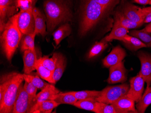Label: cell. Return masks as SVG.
<instances>
[{"instance_id": "cell-39", "label": "cell", "mask_w": 151, "mask_h": 113, "mask_svg": "<svg viewBox=\"0 0 151 113\" xmlns=\"http://www.w3.org/2000/svg\"><path fill=\"white\" fill-rule=\"evenodd\" d=\"M150 0H132V3H137L139 5H149Z\"/></svg>"}, {"instance_id": "cell-26", "label": "cell", "mask_w": 151, "mask_h": 113, "mask_svg": "<svg viewBox=\"0 0 151 113\" xmlns=\"http://www.w3.org/2000/svg\"><path fill=\"white\" fill-rule=\"evenodd\" d=\"M53 100L60 104H65L74 105L78 99L71 93L67 92L65 93H60L55 96Z\"/></svg>"}, {"instance_id": "cell-19", "label": "cell", "mask_w": 151, "mask_h": 113, "mask_svg": "<svg viewBox=\"0 0 151 113\" xmlns=\"http://www.w3.org/2000/svg\"><path fill=\"white\" fill-rule=\"evenodd\" d=\"M129 33V29L124 27L117 21H114L111 32L104 39L108 42H111L114 40L120 41Z\"/></svg>"}, {"instance_id": "cell-15", "label": "cell", "mask_w": 151, "mask_h": 113, "mask_svg": "<svg viewBox=\"0 0 151 113\" xmlns=\"http://www.w3.org/2000/svg\"><path fill=\"white\" fill-rule=\"evenodd\" d=\"M33 13L35 23L34 33L36 35L40 34L42 37H45L47 33L45 16L41 11L36 7H33Z\"/></svg>"}, {"instance_id": "cell-5", "label": "cell", "mask_w": 151, "mask_h": 113, "mask_svg": "<svg viewBox=\"0 0 151 113\" xmlns=\"http://www.w3.org/2000/svg\"><path fill=\"white\" fill-rule=\"evenodd\" d=\"M129 89V86L127 83L108 87L101 91L100 96L96 99L98 102L112 104L121 97L127 95Z\"/></svg>"}, {"instance_id": "cell-12", "label": "cell", "mask_w": 151, "mask_h": 113, "mask_svg": "<svg viewBox=\"0 0 151 113\" xmlns=\"http://www.w3.org/2000/svg\"><path fill=\"white\" fill-rule=\"evenodd\" d=\"M116 113H138L135 107V102L132 99L123 96L112 104Z\"/></svg>"}, {"instance_id": "cell-27", "label": "cell", "mask_w": 151, "mask_h": 113, "mask_svg": "<svg viewBox=\"0 0 151 113\" xmlns=\"http://www.w3.org/2000/svg\"><path fill=\"white\" fill-rule=\"evenodd\" d=\"M130 35L136 37L146 45L147 48H151V35L150 33L144 31L133 30L129 32Z\"/></svg>"}, {"instance_id": "cell-6", "label": "cell", "mask_w": 151, "mask_h": 113, "mask_svg": "<svg viewBox=\"0 0 151 113\" xmlns=\"http://www.w3.org/2000/svg\"><path fill=\"white\" fill-rule=\"evenodd\" d=\"M33 105L34 103L31 101L22 83L19 88L12 113H29L30 109Z\"/></svg>"}, {"instance_id": "cell-17", "label": "cell", "mask_w": 151, "mask_h": 113, "mask_svg": "<svg viewBox=\"0 0 151 113\" xmlns=\"http://www.w3.org/2000/svg\"><path fill=\"white\" fill-rule=\"evenodd\" d=\"M52 57L55 60V66L53 71V78L55 83L62 76L66 66V60L61 53H54Z\"/></svg>"}, {"instance_id": "cell-40", "label": "cell", "mask_w": 151, "mask_h": 113, "mask_svg": "<svg viewBox=\"0 0 151 113\" xmlns=\"http://www.w3.org/2000/svg\"><path fill=\"white\" fill-rule=\"evenodd\" d=\"M143 30L147 33H151V22L149 23L147 26H146L145 28H143Z\"/></svg>"}, {"instance_id": "cell-14", "label": "cell", "mask_w": 151, "mask_h": 113, "mask_svg": "<svg viewBox=\"0 0 151 113\" xmlns=\"http://www.w3.org/2000/svg\"><path fill=\"white\" fill-rule=\"evenodd\" d=\"M17 0H0L1 30H2L6 23L5 19L13 13L15 7H17Z\"/></svg>"}, {"instance_id": "cell-10", "label": "cell", "mask_w": 151, "mask_h": 113, "mask_svg": "<svg viewBox=\"0 0 151 113\" xmlns=\"http://www.w3.org/2000/svg\"><path fill=\"white\" fill-rule=\"evenodd\" d=\"M141 62V70L139 75L143 78L149 87L151 85V55L142 51L138 53Z\"/></svg>"}, {"instance_id": "cell-7", "label": "cell", "mask_w": 151, "mask_h": 113, "mask_svg": "<svg viewBox=\"0 0 151 113\" xmlns=\"http://www.w3.org/2000/svg\"><path fill=\"white\" fill-rule=\"evenodd\" d=\"M33 7L24 11L19 12L17 19L19 28L23 35L33 33L35 28V19L33 13Z\"/></svg>"}, {"instance_id": "cell-36", "label": "cell", "mask_w": 151, "mask_h": 113, "mask_svg": "<svg viewBox=\"0 0 151 113\" xmlns=\"http://www.w3.org/2000/svg\"><path fill=\"white\" fill-rule=\"evenodd\" d=\"M33 0H17V7L20 9V11H27L33 7Z\"/></svg>"}, {"instance_id": "cell-35", "label": "cell", "mask_w": 151, "mask_h": 113, "mask_svg": "<svg viewBox=\"0 0 151 113\" xmlns=\"http://www.w3.org/2000/svg\"><path fill=\"white\" fill-rule=\"evenodd\" d=\"M24 87L28 94L31 101L34 103V104H35V98L37 96L36 92L38 88L35 87L32 83L26 81H25V83L24 85Z\"/></svg>"}, {"instance_id": "cell-30", "label": "cell", "mask_w": 151, "mask_h": 113, "mask_svg": "<svg viewBox=\"0 0 151 113\" xmlns=\"http://www.w3.org/2000/svg\"><path fill=\"white\" fill-rule=\"evenodd\" d=\"M36 35L35 33H31L25 35L22 42L21 50L24 51L26 50H31L35 51V39Z\"/></svg>"}, {"instance_id": "cell-31", "label": "cell", "mask_w": 151, "mask_h": 113, "mask_svg": "<svg viewBox=\"0 0 151 113\" xmlns=\"http://www.w3.org/2000/svg\"><path fill=\"white\" fill-rule=\"evenodd\" d=\"M23 76L25 81L32 83L38 89L42 90L49 84V83L45 82L37 76H35L31 75L24 74H23Z\"/></svg>"}, {"instance_id": "cell-41", "label": "cell", "mask_w": 151, "mask_h": 113, "mask_svg": "<svg viewBox=\"0 0 151 113\" xmlns=\"http://www.w3.org/2000/svg\"><path fill=\"white\" fill-rule=\"evenodd\" d=\"M149 5H151V0H150V1H149Z\"/></svg>"}, {"instance_id": "cell-28", "label": "cell", "mask_w": 151, "mask_h": 113, "mask_svg": "<svg viewBox=\"0 0 151 113\" xmlns=\"http://www.w3.org/2000/svg\"><path fill=\"white\" fill-rule=\"evenodd\" d=\"M36 70L41 78L51 83L55 84L53 78V72L44 67L37 60Z\"/></svg>"}, {"instance_id": "cell-2", "label": "cell", "mask_w": 151, "mask_h": 113, "mask_svg": "<svg viewBox=\"0 0 151 113\" xmlns=\"http://www.w3.org/2000/svg\"><path fill=\"white\" fill-rule=\"evenodd\" d=\"M82 4L79 29L81 37L86 35L109 11L94 0H84Z\"/></svg>"}, {"instance_id": "cell-25", "label": "cell", "mask_w": 151, "mask_h": 113, "mask_svg": "<svg viewBox=\"0 0 151 113\" xmlns=\"http://www.w3.org/2000/svg\"><path fill=\"white\" fill-rule=\"evenodd\" d=\"M97 102L96 98H88L78 100L74 104L76 107L96 113V103Z\"/></svg>"}, {"instance_id": "cell-16", "label": "cell", "mask_w": 151, "mask_h": 113, "mask_svg": "<svg viewBox=\"0 0 151 113\" xmlns=\"http://www.w3.org/2000/svg\"><path fill=\"white\" fill-rule=\"evenodd\" d=\"M37 60L36 50L33 51L28 50L24 51V74L30 75L32 72L36 70Z\"/></svg>"}, {"instance_id": "cell-34", "label": "cell", "mask_w": 151, "mask_h": 113, "mask_svg": "<svg viewBox=\"0 0 151 113\" xmlns=\"http://www.w3.org/2000/svg\"><path fill=\"white\" fill-rule=\"evenodd\" d=\"M38 61L42 64L44 67L53 72L55 70V62L54 58H49L48 56H45L38 59Z\"/></svg>"}, {"instance_id": "cell-18", "label": "cell", "mask_w": 151, "mask_h": 113, "mask_svg": "<svg viewBox=\"0 0 151 113\" xmlns=\"http://www.w3.org/2000/svg\"><path fill=\"white\" fill-rule=\"evenodd\" d=\"M59 103L54 100H46L35 103L30 109L29 113H50L55 108Z\"/></svg>"}, {"instance_id": "cell-37", "label": "cell", "mask_w": 151, "mask_h": 113, "mask_svg": "<svg viewBox=\"0 0 151 113\" xmlns=\"http://www.w3.org/2000/svg\"><path fill=\"white\" fill-rule=\"evenodd\" d=\"M94 1L109 11L114 7L119 0H94Z\"/></svg>"}, {"instance_id": "cell-9", "label": "cell", "mask_w": 151, "mask_h": 113, "mask_svg": "<svg viewBox=\"0 0 151 113\" xmlns=\"http://www.w3.org/2000/svg\"><path fill=\"white\" fill-rule=\"evenodd\" d=\"M121 11L125 16L131 21L142 24L144 23L145 16L142 8L126 1L123 4Z\"/></svg>"}, {"instance_id": "cell-33", "label": "cell", "mask_w": 151, "mask_h": 113, "mask_svg": "<svg viewBox=\"0 0 151 113\" xmlns=\"http://www.w3.org/2000/svg\"><path fill=\"white\" fill-rule=\"evenodd\" d=\"M96 113H116L114 107L112 104L96 102Z\"/></svg>"}, {"instance_id": "cell-43", "label": "cell", "mask_w": 151, "mask_h": 113, "mask_svg": "<svg viewBox=\"0 0 151 113\" xmlns=\"http://www.w3.org/2000/svg\"><path fill=\"white\" fill-rule=\"evenodd\" d=\"M31 1H32V0H31Z\"/></svg>"}, {"instance_id": "cell-8", "label": "cell", "mask_w": 151, "mask_h": 113, "mask_svg": "<svg viewBox=\"0 0 151 113\" xmlns=\"http://www.w3.org/2000/svg\"><path fill=\"white\" fill-rule=\"evenodd\" d=\"M145 82V80L139 74L132 77L130 80V87L126 95L127 97L138 103L143 95Z\"/></svg>"}, {"instance_id": "cell-11", "label": "cell", "mask_w": 151, "mask_h": 113, "mask_svg": "<svg viewBox=\"0 0 151 113\" xmlns=\"http://www.w3.org/2000/svg\"><path fill=\"white\" fill-rule=\"evenodd\" d=\"M127 77L124 63L120 62L109 67V77L107 80L109 84L123 82L126 81Z\"/></svg>"}, {"instance_id": "cell-38", "label": "cell", "mask_w": 151, "mask_h": 113, "mask_svg": "<svg viewBox=\"0 0 151 113\" xmlns=\"http://www.w3.org/2000/svg\"><path fill=\"white\" fill-rule=\"evenodd\" d=\"M145 18L143 23H150L151 22V10L148 7L142 8Z\"/></svg>"}, {"instance_id": "cell-3", "label": "cell", "mask_w": 151, "mask_h": 113, "mask_svg": "<svg viewBox=\"0 0 151 113\" xmlns=\"http://www.w3.org/2000/svg\"><path fill=\"white\" fill-rule=\"evenodd\" d=\"M19 12L10 18L1 32V40L3 53L8 60H11L18 47L23 34L19 28L17 19Z\"/></svg>"}, {"instance_id": "cell-13", "label": "cell", "mask_w": 151, "mask_h": 113, "mask_svg": "<svg viewBox=\"0 0 151 113\" xmlns=\"http://www.w3.org/2000/svg\"><path fill=\"white\" fill-rule=\"evenodd\" d=\"M125 50L119 45L115 46L111 53L108 55L103 60V64L106 68H109L112 66L122 62L126 56Z\"/></svg>"}, {"instance_id": "cell-22", "label": "cell", "mask_w": 151, "mask_h": 113, "mask_svg": "<svg viewBox=\"0 0 151 113\" xmlns=\"http://www.w3.org/2000/svg\"><path fill=\"white\" fill-rule=\"evenodd\" d=\"M114 21H117L120 25L128 29L138 28L143 25L129 19L121 11H117L115 13Z\"/></svg>"}, {"instance_id": "cell-24", "label": "cell", "mask_w": 151, "mask_h": 113, "mask_svg": "<svg viewBox=\"0 0 151 113\" xmlns=\"http://www.w3.org/2000/svg\"><path fill=\"white\" fill-rule=\"evenodd\" d=\"M151 104V87H147L140 100L137 103V110L138 113H144Z\"/></svg>"}, {"instance_id": "cell-21", "label": "cell", "mask_w": 151, "mask_h": 113, "mask_svg": "<svg viewBox=\"0 0 151 113\" xmlns=\"http://www.w3.org/2000/svg\"><path fill=\"white\" fill-rule=\"evenodd\" d=\"M126 48L131 51H137L142 48H147L146 45L139 39L127 34L120 40Z\"/></svg>"}, {"instance_id": "cell-20", "label": "cell", "mask_w": 151, "mask_h": 113, "mask_svg": "<svg viewBox=\"0 0 151 113\" xmlns=\"http://www.w3.org/2000/svg\"><path fill=\"white\" fill-rule=\"evenodd\" d=\"M60 93V91L53 85L49 84L37 94L35 103L46 100H53L55 96Z\"/></svg>"}, {"instance_id": "cell-42", "label": "cell", "mask_w": 151, "mask_h": 113, "mask_svg": "<svg viewBox=\"0 0 151 113\" xmlns=\"http://www.w3.org/2000/svg\"><path fill=\"white\" fill-rule=\"evenodd\" d=\"M148 8H149V9H150V10H151V7H148Z\"/></svg>"}, {"instance_id": "cell-29", "label": "cell", "mask_w": 151, "mask_h": 113, "mask_svg": "<svg viewBox=\"0 0 151 113\" xmlns=\"http://www.w3.org/2000/svg\"><path fill=\"white\" fill-rule=\"evenodd\" d=\"M108 46V42L104 38L101 42H96L89 51L88 58L91 59L101 54Z\"/></svg>"}, {"instance_id": "cell-32", "label": "cell", "mask_w": 151, "mask_h": 113, "mask_svg": "<svg viewBox=\"0 0 151 113\" xmlns=\"http://www.w3.org/2000/svg\"><path fill=\"white\" fill-rule=\"evenodd\" d=\"M71 94L74 96L78 100L88 98H97L101 94V91H82L79 92H70Z\"/></svg>"}, {"instance_id": "cell-1", "label": "cell", "mask_w": 151, "mask_h": 113, "mask_svg": "<svg viewBox=\"0 0 151 113\" xmlns=\"http://www.w3.org/2000/svg\"><path fill=\"white\" fill-rule=\"evenodd\" d=\"M44 6L49 33L52 32L61 23L72 20V11L67 0H46Z\"/></svg>"}, {"instance_id": "cell-23", "label": "cell", "mask_w": 151, "mask_h": 113, "mask_svg": "<svg viewBox=\"0 0 151 113\" xmlns=\"http://www.w3.org/2000/svg\"><path fill=\"white\" fill-rule=\"evenodd\" d=\"M72 32L69 23H65L61 26L52 33L56 45H58L63 39L68 37Z\"/></svg>"}, {"instance_id": "cell-4", "label": "cell", "mask_w": 151, "mask_h": 113, "mask_svg": "<svg viewBox=\"0 0 151 113\" xmlns=\"http://www.w3.org/2000/svg\"><path fill=\"white\" fill-rule=\"evenodd\" d=\"M23 75L13 72L2 101L0 102V113H12L19 86L23 81Z\"/></svg>"}]
</instances>
